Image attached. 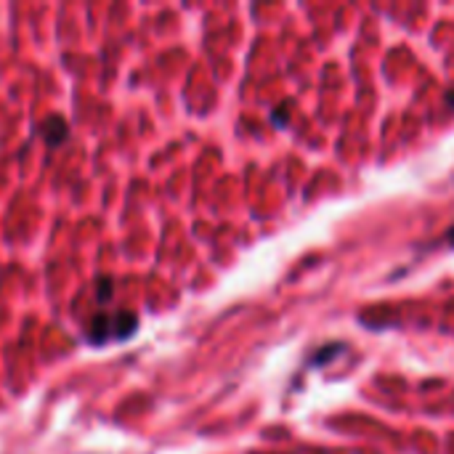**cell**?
I'll return each instance as SVG.
<instances>
[{
	"mask_svg": "<svg viewBox=\"0 0 454 454\" xmlns=\"http://www.w3.org/2000/svg\"><path fill=\"white\" fill-rule=\"evenodd\" d=\"M112 292H115V282L109 276H99L96 279V301L99 303L112 301Z\"/></svg>",
	"mask_w": 454,
	"mask_h": 454,
	"instance_id": "cell-2",
	"label": "cell"
},
{
	"mask_svg": "<svg viewBox=\"0 0 454 454\" xmlns=\"http://www.w3.org/2000/svg\"><path fill=\"white\" fill-rule=\"evenodd\" d=\"M449 239H452V245H454V229H452V231H449Z\"/></svg>",
	"mask_w": 454,
	"mask_h": 454,
	"instance_id": "cell-5",
	"label": "cell"
},
{
	"mask_svg": "<svg viewBox=\"0 0 454 454\" xmlns=\"http://www.w3.org/2000/svg\"><path fill=\"white\" fill-rule=\"evenodd\" d=\"M343 351H346V346H343V343H335V346H330V348H321V351L314 356V364L319 367V364H324V361H330L335 353H343Z\"/></svg>",
	"mask_w": 454,
	"mask_h": 454,
	"instance_id": "cell-3",
	"label": "cell"
},
{
	"mask_svg": "<svg viewBox=\"0 0 454 454\" xmlns=\"http://www.w3.org/2000/svg\"><path fill=\"white\" fill-rule=\"evenodd\" d=\"M37 135H43L48 146H59L69 138V122L62 115H48L37 125Z\"/></svg>",
	"mask_w": 454,
	"mask_h": 454,
	"instance_id": "cell-1",
	"label": "cell"
},
{
	"mask_svg": "<svg viewBox=\"0 0 454 454\" xmlns=\"http://www.w3.org/2000/svg\"><path fill=\"white\" fill-rule=\"evenodd\" d=\"M282 120H290V112H287L285 106H279V109H276V112H274V122H276V125H282Z\"/></svg>",
	"mask_w": 454,
	"mask_h": 454,
	"instance_id": "cell-4",
	"label": "cell"
}]
</instances>
